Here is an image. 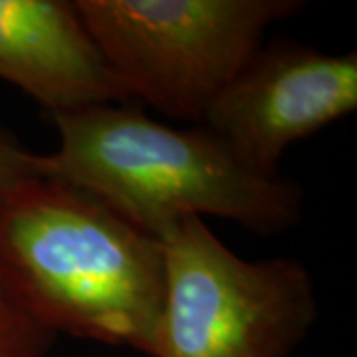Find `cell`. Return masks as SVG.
Returning a JSON list of instances; mask_svg holds the SVG:
<instances>
[{
    "label": "cell",
    "instance_id": "cell-3",
    "mask_svg": "<svg viewBox=\"0 0 357 357\" xmlns=\"http://www.w3.org/2000/svg\"><path fill=\"white\" fill-rule=\"evenodd\" d=\"M159 241L165 292L149 357H290L318 319L300 260L241 258L203 218L178 220Z\"/></svg>",
    "mask_w": 357,
    "mask_h": 357
},
{
    "label": "cell",
    "instance_id": "cell-1",
    "mask_svg": "<svg viewBox=\"0 0 357 357\" xmlns=\"http://www.w3.org/2000/svg\"><path fill=\"white\" fill-rule=\"evenodd\" d=\"M0 270L50 332L149 354L165 292L161 241L64 181L0 195Z\"/></svg>",
    "mask_w": 357,
    "mask_h": 357
},
{
    "label": "cell",
    "instance_id": "cell-2",
    "mask_svg": "<svg viewBox=\"0 0 357 357\" xmlns=\"http://www.w3.org/2000/svg\"><path fill=\"white\" fill-rule=\"evenodd\" d=\"M50 121L60 145L42 155L44 177L86 191L155 238L183 218H227L262 236L302 218L296 181L248 171L203 126L171 128L126 103Z\"/></svg>",
    "mask_w": 357,
    "mask_h": 357
},
{
    "label": "cell",
    "instance_id": "cell-4",
    "mask_svg": "<svg viewBox=\"0 0 357 357\" xmlns=\"http://www.w3.org/2000/svg\"><path fill=\"white\" fill-rule=\"evenodd\" d=\"M76 10L129 100L171 119L208 105L300 0H76Z\"/></svg>",
    "mask_w": 357,
    "mask_h": 357
},
{
    "label": "cell",
    "instance_id": "cell-7",
    "mask_svg": "<svg viewBox=\"0 0 357 357\" xmlns=\"http://www.w3.org/2000/svg\"><path fill=\"white\" fill-rule=\"evenodd\" d=\"M56 337L26 310L0 270V357H48Z\"/></svg>",
    "mask_w": 357,
    "mask_h": 357
},
{
    "label": "cell",
    "instance_id": "cell-6",
    "mask_svg": "<svg viewBox=\"0 0 357 357\" xmlns=\"http://www.w3.org/2000/svg\"><path fill=\"white\" fill-rule=\"evenodd\" d=\"M0 79L48 117L129 100L76 4L66 0H0Z\"/></svg>",
    "mask_w": 357,
    "mask_h": 357
},
{
    "label": "cell",
    "instance_id": "cell-5",
    "mask_svg": "<svg viewBox=\"0 0 357 357\" xmlns=\"http://www.w3.org/2000/svg\"><path fill=\"white\" fill-rule=\"evenodd\" d=\"M356 109V52L328 54L276 38L258 48L199 126L248 171L276 177L290 145Z\"/></svg>",
    "mask_w": 357,
    "mask_h": 357
},
{
    "label": "cell",
    "instance_id": "cell-8",
    "mask_svg": "<svg viewBox=\"0 0 357 357\" xmlns=\"http://www.w3.org/2000/svg\"><path fill=\"white\" fill-rule=\"evenodd\" d=\"M40 177H44L42 155L26 149L13 131L0 123V195Z\"/></svg>",
    "mask_w": 357,
    "mask_h": 357
}]
</instances>
